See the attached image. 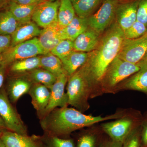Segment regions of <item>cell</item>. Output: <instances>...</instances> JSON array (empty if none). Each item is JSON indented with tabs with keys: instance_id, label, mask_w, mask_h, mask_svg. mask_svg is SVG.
<instances>
[{
	"instance_id": "6da1fadb",
	"label": "cell",
	"mask_w": 147,
	"mask_h": 147,
	"mask_svg": "<svg viewBox=\"0 0 147 147\" xmlns=\"http://www.w3.org/2000/svg\"><path fill=\"white\" fill-rule=\"evenodd\" d=\"M124 38L123 31L115 22L101 34L96 48L89 53L87 62L81 68L92 87V98L101 94L100 81L108 66L118 55Z\"/></svg>"
},
{
	"instance_id": "7a4b0ae2",
	"label": "cell",
	"mask_w": 147,
	"mask_h": 147,
	"mask_svg": "<svg viewBox=\"0 0 147 147\" xmlns=\"http://www.w3.org/2000/svg\"><path fill=\"white\" fill-rule=\"evenodd\" d=\"M125 115V111H120L105 117L93 116L85 115L77 109L66 106L55 108L40 119V124L48 135L60 137L101 122L119 119Z\"/></svg>"
},
{
	"instance_id": "3957f363",
	"label": "cell",
	"mask_w": 147,
	"mask_h": 147,
	"mask_svg": "<svg viewBox=\"0 0 147 147\" xmlns=\"http://www.w3.org/2000/svg\"><path fill=\"white\" fill-rule=\"evenodd\" d=\"M141 67L116 57L108 66L99 85L100 94L115 93L121 83L137 72Z\"/></svg>"
},
{
	"instance_id": "277c9868",
	"label": "cell",
	"mask_w": 147,
	"mask_h": 147,
	"mask_svg": "<svg viewBox=\"0 0 147 147\" xmlns=\"http://www.w3.org/2000/svg\"><path fill=\"white\" fill-rule=\"evenodd\" d=\"M67 90L68 105L83 113L89 109L88 100L92 98V90L82 68L68 77Z\"/></svg>"
},
{
	"instance_id": "5b68a950",
	"label": "cell",
	"mask_w": 147,
	"mask_h": 147,
	"mask_svg": "<svg viewBox=\"0 0 147 147\" xmlns=\"http://www.w3.org/2000/svg\"><path fill=\"white\" fill-rule=\"evenodd\" d=\"M45 54L36 37L31 39L10 47L2 54L3 60L2 65L5 66L16 61L36 57Z\"/></svg>"
},
{
	"instance_id": "8992f818",
	"label": "cell",
	"mask_w": 147,
	"mask_h": 147,
	"mask_svg": "<svg viewBox=\"0 0 147 147\" xmlns=\"http://www.w3.org/2000/svg\"><path fill=\"white\" fill-rule=\"evenodd\" d=\"M0 116L7 130L28 135L27 127L12 105L4 89L0 90Z\"/></svg>"
},
{
	"instance_id": "52a82bcc",
	"label": "cell",
	"mask_w": 147,
	"mask_h": 147,
	"mask_svg": "<svg viewBox=\"0 0 147 147\" xmlns=\"http://www.w3.org/2000/svg\"><path fill=\"white\" fill-rule=\"evenodd\" d=\"M118 0H103L97 11L88 18L89 27L102 34L115 22Z\"/></svg>"
},
{
	"instance_id": "ba28073f",
	"label": "cell",
	"mask_w": 147,
	"mask_h": 147,
	"mask_svg": "<svg viewBox=\"0 0 147 147\" xmlns=\"http://www.w3.org/2000/svg\"><path fill=\"white\" fill-rule=\"evenodd\" d=\"M147 51V32L135 39L124 38L117 57L131 63L137 64Z\"/></svg>"
},
{
	"instance_id": "9c48e42d",
	"label": "cell",
	"mask_w": 147,
	"mask_h": 147,
	"mask_svg": "<svg viewBox=\"0 0 147 147\" xmlns=\"http://www.w3.org/2000/svg\"><path fill=\"white\" fill-rule=\"evenodd\" d=\"M60 0L51 2L44 0L37 5L32 19L43 29L58 24V9Z\"/></svg>"
},
{
	"instance_id": "30bf717a",
	"label": "cell",
	"mask_w": 147,
	"mask_h": 147,
	"mask_svg": "<svg viewBox=\"0 0 147 147\" xmlns=\"http://www.w3.org/2000/svg\"><path fill=\"white\" fill-rule=\"evenodd\" d=\"M139 0H118L115 22L124 31L137 21Z\"/></svg>"
},
{
	"instance_id": "8fae6325",
	"label": "cell",
	"mask_w": 147,
	"mask_h": 147,
	"mask_svg": "<svg viewBox=\"0 0 147 147\" xmlns=\"http://www.w3.org/2000/svg\"><path fill=\"white\" fill-rule=\"evenodd\" d=\"M68 77L67 74L65 72L57 78L55 84L50 89L49 103L42 118L56 108L68 106V96L67 92H65V89L68 81Z\"/></svg>"
},
{
	"instance_id": "7c38bea8",
	"label": "cell",
	"mask_w": 147,
	"mask_h": 147,
	"mask_svg": "<svg viewBox=\"0 0 147 147\" xmlns=\"http://www.w3.org/2000/svg\"><path fill=\"white\" fill-rule=\"evenodd\" d=\"M133 122L127 115L115 121L101 124V127L112 141L123 142L132 131Z\"/></svg>"
},
{
	"instance_id": "4fadbf2b",
	"label": "cell",
	"mask_w": 147,
	"mask_h": 147,
	"mask_svg": "<svg viewBox=\"0 0 147 147\" xmlns=\"http://www.w3.org/2000/svg\"><path fill=\"white\" fill-rule=\"evenodd\" d=\"M28 94L31 97L32 104L41 119L49 103L50 90L42 84H33Z\"/></svg>"
},
{
	"instance_id": "5bb4252c",
	"label": "cell",
	"mask_w": 147,
	"mask_h": 147,
	"mask_svg": "<svg viewBox=\"0 0 147 147\" xmlns=\"http://www.w3.org/2000/svg\"><path fill=\"white\" fill-rule=\"evenodd\" d=\"M101 34L89 27L73 41L74 50L90 53L97 47Z\"/></svg>"
},
{
	"instance_id": "9a60e30c",
	"label": "cell",
	"mask_w": 147,
	"mask_h": 147,
	"mask_svg": "<svg viewBox=\"0 0 147 147\" xmlns=\"http://www.w3.org/2000/svg\"><path fill=\"white\" fill-rule=\"evenodd\" d=\"M0 138L6 147H42L35 138L7 129L3 131Z\"/></svg>"
},
{
	"instance_id": "2e32d148",
	"label": "cell",
	"mask_w": 147,
	"mask_h": 147,
	"mask_svg": "<svg viewBox=\"0 0 147 147\" xmlns=\"http://www.w3.org/2000/svg\"><path fill=\"white\" fill-rule=\"evenodd\" d=\"M139 71L121 83L115 91L121 90H134L147 93V65L140 66Z\"/></svg>"
},
{
	"instance_id": "e0dca14e",
	"label": "cell",
	"mask_w": 147,
	"mask_h": 147,
	"mask_svg": "<svg viewBox=\"0 0 147 147\" xmlns=\"http://www.w3.org/2000/svg\"><path fill=\"white\" fill-rule=\"evenodd\" d=\"M33 84L27 76L16 77L9 81L6 92L11 102L15 103L22 96L28 93Z\"/></svg>"
},
{
	"instance_id": "ac0fdd59",
	"label": "cell",
	"mask_w": 147,
	"mask_h": 147,
	"mask_svg": "<svg viewBox=\"0 0 147 147\" xmlns=\"http://www.w3.org/2000/svg\"><path fill=\"white\" fill-rule=\"evenodd\" d=\"M59 24L41 30L38 38L45 54L50 53L62 39L60 34Z\"/></svg>"
},
{
	"instance_id": "d6986e66",
	"label": "cell",
	"mask_w": 147,
	"mask_h": 147,
	"mask_svg": "<svg viewBox=\"0 0 147 147\" xmlns=\"http://www.w3.org/2000/svg\"><path fill=\"white\" fill-rule=\"evenodd\" d=\"M41 31L36 24L31 21L20 24L11 35L10 47L34 38L39 35Z\"/></svg>"
},
{
	"instance_id": "ffe728a7",
	"label": "cell",
	"mask_w": 147,
	"mask_h": 147,
	"mask_svg": "<svg viewBox=\"0 0 147 147\" xmlns=\"http://www.w3.org/2000/svg\"><path fill=\"white\" fill-rule=\"evenodd\" d=\"M89 27L88 18H80L76 15L67 26L60 30L61 38L73 41Z\"/></svg>"
},
{
	"instance_id": "44dd1931",
	"label": "cell",
	"mask_w": 147,
	"mask_h": 147,
	"mask_svg": "<svg viewBox=\"0 0 147 147\" xmlns=\"http://www.w3.org/2000/svg\"><path fill=\"white\" fill-rule=\"evenodd\" d=\"M89 57V53L79 52L74 50L65 57L61 60L64 70L68 77L87 62Z\"/></svg>"
},
{
	"instance_id": "7402d4cb",
	"label": "cell",
	"mask_w": 147,
	"mask_h": 147,
	"mask_svg": "<svg viewBox=\"0 0 147 147\" xmlns=\"http://www.w3.org/2000/svg\"><path fill=\"white\" fill-rule=\"evenodd\" d=\"M103 0H74L72 2L76 16L87 18L95 13Z\"/></svg>"
},
{
	"instance_id": "603a6c76",
	"label": "cell",
	"mask_w": 147,
	"mask_h": 147,
	"mask_svg": "<svg viewBox=\"0 0 147 147\" xmlns=\"http://www.w3.org/2000/svg\"><path fill=\"white\" fill-rule=\"evenodd\" d=\"M37 5H23L10 1L9 4L8 10L19 23L24 24L31 21Z\"/></svg>"
},
{
	"instance_id": "cb8c5ba5",
	"label": "cell",
	"mask_w": 147,
	"mask_h": 147,
	"mask_svg": "<svg viewBox=\"0 0 147 147\" xmlns=\"http://www.w3.org/2000/svg\"><path fill=\"white\" fill-rule=\"evenodd\" d=\"M40 56V67L46 69L58 77L64 72L60 59L52 53H48Z\"/></svg>"
},
{
	"instance_id": "d4e9b609",
	"label": "cell",
	"mask_w": 147,
	"mask_h": 147,
	"mask_svg": "<svg viewBox=\"0 0 147 147\" xmlns=\"http://www.w3.org/2000/svg\"><path fill=\"white\" fill-rule=\"evenodd\" d=\"M27 76L33 84H42L50 90L57 78L50 71L41 67L29 71Z\"/></svg>"
},
{
	"instance_id": "484cf974",
	"label": "cell",
	"mask_w": 147,
	"mask_h": 147,
	"mask_svg": "<svg viewBox=\"0 0 147 147\" xmlns=\"http://www.w3.org/2000/svg\"><path fill=\"white\" fill-rule=\"evenodd\" d=\"M76 16L71 0H60L58 21L61 29L65 28Z\"/></svg>"
},
{
	"instance_id": "4316f807",
	"label": "cell",
	"mask_w": 147,
	"mask_h": 147,
	"mask_svg": "<svg viewBox=\"0 0 147 147\" xmlns=\"http://www.w3.org/2000/svg\"><path fill=\"white\" fill-rule=\"evenodd\" d=\"M20 24L8 9L0 12V34L11 36Z\"/></svg>"
},
{
	"instance_id": "83f0119b",
	"label": "cell",
	"mask_w": 147,
	"mask_h": 147,
	"mask_svg": "<svg viewBox=\"0 0 147 147\" xmlns=\"http://www.w3.org/2000/svg\"><path fill=\"white\" fill-rule=\"evenodd\" d=\"M40 56H36L16 61L11 64L10 71L13 73L22 74L39 68Z\"/></svg>"
},
{
	"instance_id": "f1b7e54d",
	"label": "cell",
	"mask_w": 147,
	"mask_h": 147,
	"mask_svg": "<svg viewBox=\"0 0 147 147\" xmlns=\"http://www.w3.org/2000/svg\"><path fill=\"white\" fill-rule=\"evenodd\" d=\"M74 50L73 41L68 39H64L61 40L50 53L61 60Z\"/></svg>"
},
{
	"instance_id": "f546056e",
	"label": "cell",
	"mask_w": 147,
	"mask_h": 147,
	"mask_svg": "<svg viewBox=\"0 0 147 147\" xmlns=\"http://www.w3.org/2000/svg\"><path fill=\"white\" fill-rule=\"evenodd\" d=\"M124 32L125 38L135 39L144 35L147 32V26L137 20Z\"/></svg>"
},
{
	"instance_id": "4dcf8cb0",
	"label": "cell",
	"mask_w": 147,
	"mask_h": 147,
	"mask_svg": "<svg viewBox=\"0 0 147 147\" xmlns=\"http://www.w3.org/2000/svg\"><path fill=\"white\" fill-rule=\"evenodd\" d=\"M47 144L48 147H75L72 139H62L53 135H48Z\"/></svg>"
},
{
	"instance_id": "1f68e13d",
	"label": "cell",
	"mask_w": 147,
	"mask_h": 147,
	"mask_svg": "<svg viewBox=\"0 0 147 147\" xmlns=\"http://www.w3.org/2000/svg\"><path fill=\"white\" fill-rule=\"evenodd\" d=\"M97 137L92 133H88L82 135L77 142L76 147H96Z\"/></svg>"
},
{
	"instance_id": "d6a6232c",
	"label": "cell",
	"mask_w": 147,
	"mask_h": 147,
	"mask_svg": "<svg viewBox=\"0 0 147 147\" xmlns=\"http://www.w3.org/2000/svg\"><path fill=\"white\" fill-rule=\"evenodd\" d=\"M137 20L147 26V0H139Z\"/></svg>"
},
{
	"instance_id": "836d02e7",
	"label": "cell",
	"mask_w": 147,
	"mask_h": 147,
	"mask_svg": "<svg viewBox=\"0 0 147 147\" xmlns=\"http://www.w3.org/2000/svg\"><path fill=\"white\" fill-rule=\"evenodd\" d=\"M139 139L137 133L131 131L123 143L122 147H139Z\"/></svg>"
},
{
	"instance_id": "e575fe53",
	"label": "cell",
	"mask_w": 147,
	"mask_h": 147,
	"mask_svg": "<svg viewBox=\"0 0 147 147\" xmlns=\"http://www.w3.org/2000/svg\"><path fill=\"white\" fill-rule=\"evenodd\" d=\"M11 42V36L0 34V54H2L10 47Z\"/></svg>"
},
{
	"instance_id": "d590c367",
	"label": "cell",
	"mask_w": 147,
	"mask_h": 147,
	"mask_svg": "<svg viewBox=\"0 0 147 147\" xmlns=\"http://www.w3.org/2000/svg\"><path fill=\"white\" fill-rule=\"evenodd\" d=\"M44 0H10L11 1L23 5H37Z\"/></svg>"
},
{
	"instance_id": "8d00e7d4",
	"label": "cell",
	"mask_w": 147,
	"mask_h": 147,
	"mask_svg": "<svg viewBox=\"0 0 147 147\" xmlns=\"http://www.w3.org/2000/svg\"><path fill=\"white\" fill-rule=\"evenodd\" d=\"M5 68V66L0 65V88L2 86L4 81Z\"/></svg>"
},
{
	"instance_id": "74e56055",
	"label": "cell",
	"mask_w": 147,
	"mask_h": 147,
	"mask_svg": "<svg viewBox=\"0 0 147 147\" xmlns=\"http://www.w3.org/2000/svg\"><path fill=\"white\" fill-rule=\"evenodd\" d=\"M122 142H116V141H111L109 142V147H122Z\"/></svg>"
},
{
	"instance_id": "f35d334b",
	"label": "cell",
	"mask_w": 147,
	"mask_h": 147,
	"mask_svg": "<svg viewBox=\"0 0 147 147\" xmlns=\"http://www.w3.org/2000/svg\"><path fill=\"white\" fill-rule=\"evenodd\" d=\"M142 141L145 146H147V125L145 127L142 135Z\"/></svg>"
},
{
	"instance_id": "ab89813d",
	"label": "cell",
	"mask_w": 147,
	"mask_h": 147,
	"mask_svg": "<svg viewBox=\"0 0 147 147\" xmlns=\"http://www.w3.org/2000/svg\"><path fill=\"white\" fill-rule=\"evenodd\" d=\"M139 66L144 65H147V51L141 61L137 63Z\"/></svg>"
},
{
	"instance_id": "60d3db41",
	"label": "cell",
	"mask_w": 147,
	"mask_h": 147,
	"mask_svg": "<svg viewBox=\"0 0 147 147\" xmlns=\"http://www.w3.org/2000/svg\"><path fill=\"white\" fill-rule=\"evenodd\" d=\"M0 128L2 129H5V130L7 129L5 123L3 121V120L1 116H0Z\"/></svg>"
},
{
	"instance_id": "b9f144b4",
	"label": "cell",
	"mask_w": 147,
	"mask_h": 147,
	"mask_svg": "<svg viewBox=\"0 0 147 147\" xmlns=\"http://www.w3.org/2000/svg\"><path fill=\"white\" fill-rule=\"evenodd\" d=\"M109 142H105L102 143L99 146V147H109Z\"/></svg>"
},
{
	"instance_id": "7bdbcfd3",
	"label": "cell",
	"mask_w": 147,
	"mask_h": 147,
	"mask_svg": "<svg viewBox=\"0 0 147 147\" xmlns=\"http://www.w3.org/2000/svg\"><path fill=\"white\" fill-rule=\"evenodd\" d=\"M0 147H6L4 144L3 143L2 141L1 140V138H0Z\"/></svg>"
},
{
	"instance_id": "ee69618b",
	"label": "cell",
	"mask_w": 147,
	"mask_h": 147,
	"mask_svg": "<svg viewBox=\"0 0 147 147\" xmlns=\"http://www.w3.org/2000/svg\"><path fill=\"white\" fill-rule=\"evenodd\" d=\"M3 60L2 55V54H0V65H2V64Z\"/></svg>"
},
{
	"instance_id": "f6af8a7d",
	"label": "cell",
	"mask_w": 147,
	"mask_h": 147,
	"mask_svg": "<svg viewBox=\"0 0 147 147\" xmlns=\"http://www.w3.org/2000/svg\"><path fill=\"white\" fill-rule=\"evenodd\" d=\"M6 1V0H0V6L4 2H5Z\"/></svg>"
},
{
	"instance_id": "bcb514c9",
	"label": "cell",
	"mask_w": 147,
	"mask_h": 147,
	"mask_svg": "<svg viewBox=\"0 0 147 147\" xmlns=\"http://www.w3.org/2000/svg\"><path fill=\"white\" fill-rule=\"evenodd\" d=\"M4 130L5 129H2L0 128V136H1V134H2V133L3 131V130Z\"/></svg>"
},
{
	"instance_id": "7dc6e473",
	"label": "cell",
	"mask_w": 147,
	"mask_h": 147,
	"mask_svg": "<svg viewBox=\"0 0 147 147\" xmlns=\"http://www.w3.org/2000/svg\"><path fill=\"white\" fill-rule=\"evenodd\" d=\"M46 1H56V0H46Z\"/></svg>"
},
{
	"instance_id": "c3c4849f",
	"label": "cell",
	"mask_w": 147,
	"mask_h": 147,
	"mask_svg": "<svg viewBox=\"0 0 147 147\" xmlns=\"http://www.w3.org/2000/svg\"><path fill=\"white\" fill-rule=\"evenodd\" d=\"M71 2H72L73 1H74V0H71Z\"/></svg>"
}]
</instances>
